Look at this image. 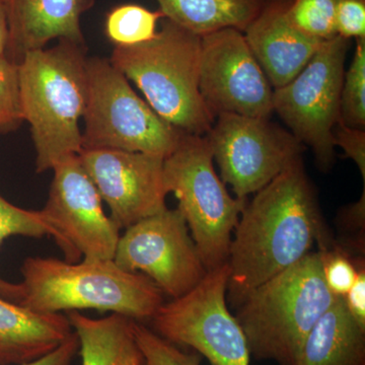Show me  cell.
Wrapping results in <instances>:
<instances>
[{"label": "cell", "instance_id": "cell-10", "mask_svg": "<svg viewBox=\"0 0 365 365\" xmlns=\"http://www.w3.org/2000/svg\"><path fill=\"white\" fill-rule=\"evenodd\" d=\"M205 136L220 179L242 201L267 186L304 151L289 131L265 118L222 113Z\"/></svg>", "mask_w": 365, "mask_h": 365}, {"label": "cell", "instance_id": "cell-28", "mask_svg": "<svg viewBox=\"0 0 365 365\" xmlns=\"http://www.w3.org/2000/svg\"><path fill=\"white\" fill-rule=\"evenodd\" d=\"M335 28L345 39H365V0H336Z\"/></svg>", "mask_w": 365, "mask_h": 365}, {"label": "cell", "instance_id": "cell-30", "mask_svg": "<svg viewBox=\"0 0 365 365\" xmlns=\"http://www.w3.org/2000/svg\"><path fill=\"white\" fill-rule=\"evenodd\" d=\"M346 307L352 318L365 328V268L364 264H359V273L354 284L349 292L343 297Z\"/></svg>", "mask_w": 365, "mask_h": 365}, {"label": "cell", "instance_id": "cell-27", "mask_svg": "<svg viewBox=\"0 0 365 365\" xmlns=\"http://www.w3.org/2000/svg\"><path fill=\"white\" fill-rule=\"evenodd\" d=\"M319 252L327 287L336 297H344L356 280L360 263L355 265L345 252L337 248L330 250L324 246Z\"/></svg>", "mask_w": 365, "mask_h": 365}, {"label": "cell", "instance_id": "cell-31", "mask_svg": "<svg viewBox=\"0 0 365 365\" xmlns=\"http://www.w3.org/2000/svg\"><path fill=\"white\" fill-rule=\"evenodd\" d=\"M79 350L78 335L72 332L64 342L51 352L47 353L40 359L14 365H71L72 359Z\"/></svg>", "mask_w": 365, "mask_h": 365}, {"label": "cell", "instance_id": "cell-22", "mask_svg": "<svg viewBox=\"0 0 365 365\" xmlns=\"http://www.w3.org/2000/svg\"><path fill=\"white\" fill-rule=\"evenodd\" d=\"M163 18L160 11H150L138 4H121L108 13L106 36L115 46L141 44L157 35L158 21Z\"/></svg>", "mask_w": 365, "mask_h": 365}, {"label": "cell", "instance_id": "cell-32", "mask_svg": "<svg viewBox=\"0 0 365 365\" xmlns=\"http://www.w3.org/2000/svg\"><path fill=\"white\" fill-rule=\"evenodd\" d=\"M9 47V24L4 1L0 0V55H6Z\"/></svg>", "mask_w": 365, "mask_h": 365}, {"label": "cell", "instance_id": "cell-21", "mask_svg": "<svg viewBox=\"0 0 365 365\" xmlns=\"http://www.w3.org/2000/svg\"><path fill=\"white\" fill-rule=\"evenodd\" d=\"M14 235L29 237H43L48 235L60 242L57 230L47 220L42 210H28L14 205L0 194V246L4 240ZM21 283L7 282L0 278V297L20 304L24 299Z\"/></svg>", "mask_w": 365, "mask_h": 365}, {"label": "cell", "instance_id": "cell-12", "mask_svg": "<svg viewBox=\"0 0 365 365\" xmlns=\"http://www.w3.org/2000/svg\"><path fill=\"white\" fill-rule=\"evenodd\" d=\"M49 197L42 209L59 234L58 247L66 261L81 257L113 260L120 228L106 215L103 200L81 165L78 155H71L53 167Z\"/></svg>", "mask_w": 365, "mask_h": 365}, {"label": "cell", "instance_id": "cell-15", "mask_svg": "<svg viewBox=\"0 0 365 365\" xmlns=\"http://www.w3.org/2000/svg\"><path fill=\"white\" fill-rule=\"evenodd\" d=\"M9 24L6 56L16 63L52 40L86 44L81 16L95 0H2Z\"/></svg>", "mask_w": 365, "mask_h": 365}, {"label": "cell", "instance_id": "cell-18", "mask_svg": "<svg viewBox=\"0 0 365 365\" xmlns=\"http://www.w3.org/2000/svg\"><path fill=\"white\" fill-rule=\"evenodd\" d=\"M294 365H365V328L338 297L300 346Z\"/></svg>", "mask_w": 365, "mask_h": 365}, {"label": "cell", "instance_id": "cell-24", "mask_svg": "<svg viewBox=\"0 0 365 365\" xmlns=\"http://www.w3.org/2000/svg\"><path fill=\"white\" fill-rule=\"evenodd\" d=\"M340 122L352 128L365 129V39H356L354 57L344 74Z\"/></svg>", "mask_w": 365, "mask_h": 365}, {"label": "cell", "instance_id": "cell-20", "mask_svg": "<svg viewBox=\"0 0 365 365\" xmlns=\"http://www.w3.org/2000/svg\"><path fill=\"white\" fill-rule=\"evenodd\" d=\"M168 20L196 35L222 29L244 32L270 0H157Z\"/></svg>", "mask_w": 365, "mask_h": 365}, {"label": "cell", "instance_id": "cell-7", "mask_svg": "<svg viewBox=\"0 0 365 365\" xmlns=\"http://www.w3.org/2000/svg\"><path fill=\"white\" fill-rule=\"evenodd\" d=\"M88 102L83 150H118L165 158L185 132L168 123L132 88L110 59L86 60Z\"/></svg>", "mask_w": 365, "mask_h": 365}, {"label": "cell", "instance_id": "cell-17", "mask_svg": "<svg viewBox=\"0 0 365 365\" xmlns=\"http://www.w3.org/2000/svg\"><path fill=\"white\" fill-rule=\"evenodd\" d=\"M72 333L67 316L41 314L0 297V365L40 359Z\"/></svg>", "mask_w": 365, "mask_h": 365}, {"label": "cell", "instance_id": "cell-8", "mask_svg": "<svg viewBox=\"0 0 365 365\" xmlns=\"http://www.w3.org/2000/svg\"><path fill=\"white\" fill-rule=\"evenodd\" d=\"M350 40L325 41L294 79L273 91V111L302 145L313 150L319 170L335 157L333 128L340 121L341 91Z\"/></svg>", "mask_w": 365, "mask_h": 365}, {"label": "cell", "instance_id": "cell-2", "mask_svg": "<svg viewBox=\"0 0 365 365\" xmlns=\"http://www.w3.org/2000/svg\"><path fill=\"white\" fill-rule=\"evenodd\" d=\"M86 44L59 40L19 63L21 112L31 126L36 170H52L83 150L79 121L88 102Z\"/></svg>", "mask_w": 365, "mask_h": 365}, {"label": "cell", "instance_id": "cell-6", "mask_svg": "<svg viewBox=\"0 0 365 365\" xmlns=\"http://www.w3.org/2000/svg\"><path fill=\"white\" fill-rule=\"evenodd\" d=\"M207 137L185 133L163 160V181L174 193L206 270L227 263L232 232L248 201L230 195L213 165Z\"/></svg>", "mask_w": 365, "mask_h": 365}, {"label": "cell", "instance_id": "cell-16", "mask_svg": "<svg viewBox=\"0 0 365 365\" xmlns=\"http://www.w3.org/2000/svg\"><path fill=\"white\" fill-rule=\"evenodd\" d=\"M242 33L273 90L290 83L325 42L295 29L282 0H270Z\"/></svg>", "mask_w": 365, "mask_h": 365}, {"label": "cell", "instance_id": "cell-23", "mask_svg": "<svg viewBox=\"0 0 365 365\" xmlns=\"http://www.w3.org/2000/svg\"><path fill=\"white\" fill-rule=\"evenodd\" d=\"M282 4L288 21L299 32L319 41L337 36L336 0H282Z\"/></svg>", "mask_w": 365, "mask_h": 365}, {"label": "cell", "instance_id": "cell-13", "mask_svg": "<svg viewBox=\"0 0 365 365\" xmlns=\"http://www.w3.org/2000/svg\"><path fill=\"white\" fill-rule=\"evenodd\" d=\"M199 91L215 115L270 119L273 88L244 33L227 28L201 37Z\"/></svg>", "mask_w": 365, "mask_h": 365}, {"label": "cell", "instance_id": "cell-4", "mask_svg": "<svg viewBox=\"0 0 365 365\" xmlns=\"http://www.w3.org/2000/svg\"><path fill=\"white\" fill-rule=\"evenodd\" d=\"M201 36L163 18L148 42L115 46L110 61L175 128L206 135L215 121L199 91Z\"/></svg>", "mask_w": 365, "mask_h": 365}, {"label": "cell", "instance_id": "cell-25", "mask_svg": "<svg viewBox=\"0 0 365 365\" xmlns=\"http://www.w3.org/2000/svg\"><path fill=\"white\" fill-rule=\"evenodd\" d=\"M132 330L143 354L144 365H200L198 355L182 351L177 345L143 325V322L133 319Z\"/></svg>", "mask_w": 365, "mask_h": 365}, {"label": "cell", "instance_id": "cell-3", "mask_svg": "<svg viewBox=\"0 0 365 365\" xmlns=\"http://www.w3.org/2000/svg\"><path fill=\"white\" fill-rule=\"evenodd\" d=\"M21 272L25 295L20 304L37 313L96 309L143 322L150 321L165 302L150 278L124 270L114 260L71 263L28 257Z\"/></svg>", "mask_w": 365, "mask_h": 365}, {"label": "cell", "instance_id": "cell-29", "mask_svg": "<svg viewBox=\"0 0 365 365\" xmlns=\"http://www.w3.org/2000/svg\"><path fill=\"white\" fill-rule=\"evenodd\" d=\"M335 146H339L344 157L356 163L365 181V129L352 128L338 122L333 128Z\"/></svg>", "mask_w": 365, "mask_h": 365}, {"label": "cell", "instance_id": "cell-26", "mask_svg": "<svg viewBox=\"0 0 365 365\" xmlns=\"http://www.w3.org/2000/svg\"><path fill=\"white\" fill-rule=\"evenodd\" d=\"M23 122L19 64L0 55V131L16 130Z\"/></svg>", "mask_w": 365, "mask_h": 365}, {"label": "cell", "instance_id": "cell-5", "mask_svg": "<svg viewBox=\"0 0 365 365\" xmlns=\"http://www.w3.org/2000/svg\"><path fill=\"white\" fill-rule=\"evenodd\" d=\"M337 297L324 279L319 251L255 288L235 316L251 356L294 365L307 334Z\"/></svg>", "mask_w": 365, "mask_h": 365}, {"label": "cell", "instance_id": "cell-19", "mask_svg": "<svg viewBox=\"0 0 365 365\" xmlns=\"http://www.w3.org/2000/svg\"><path fill=\"white\" fill-rule=\"evenodd\" d=\"M67 318L78 335L81 365H144L133 319L118 314L91 319L78 311L68 312Z\"/></svg>", "mask_w": 365, "mask_h": 365}, {"label": "cell", "instance_id": "cell-1", "mask_svg": "<svg viewBox=\"0 0 365 365\" xmlns=\"http://www.w3.org/2000/svg\"><path fill=\"white\" fill-rule=\"evenodd\" d=\"M325 225L302 158L247 202L228 254L227 295L235 306L270 279L327 246Z\"/></svg>", "mask_w": 365, "mask_h": 365}, {"label": "cell", "instance_id": "cell-14", "mask_svg": "<svg viewBox=\"0 0 365 365\" xmlns=\"http://www.w3.org/2000/svg\"><path fill=\"white\" fill-rule=\"evenodd\" d=\"M78 155L120 230L167 208L165 158L107 148L81 150Z\"/></svg>", "mask_w": 365, "mask_h": 365}, {"label": "cell", "instance_id": "cell-11", "mask_svg": "<svg viewBox=\"0 0 365 365\" xmlns=\"http://www.w3.org/2000/svg\"><path fill=\"white\" fill-rule=\"evenodd\" d=\"M113 260L129 272H143L173 299L188 294L207 273L178 208L167 207L127 227Z\"/></svg>", "mask_w": 365, "mask_h": 365}, {"label": "cell", "instance_id": "cell-9", "mask_svg": "<svg viewBox=\"0 0 365 365\" xmlns=\"http://www.w3.org/2000/svg\"><path fill=\"white\" fill-rule=\"evenodd\" d=\"M228 277L227 263L207 271L188 294L163 302L150 319L153 330L173 344L193 348L212 365H250L246 336L228 311Z\"/></svg>", "mask_w": 365, "mask_h": 365}]
</instances>
